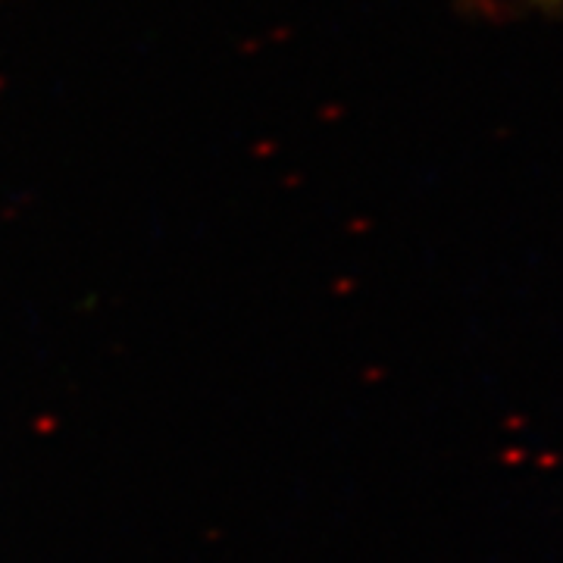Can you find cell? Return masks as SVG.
<instances>
[{
	"instance_id": "6da1fadb",
	"label": "cell",
	"mask_w": 563,
	"mask_h": 563,
	"mask_svg": "<svg viewBox=\"0 0 563 563\" xmlns=\"http://www.w3.org/2000/svg\"><path fill=\"white\" fill-rule=\"evenodd\" d=\"M479 10H488L495 16H510V13H544L554 16L563 7V0H473Z\"/></svg>"
}]
</instances>
